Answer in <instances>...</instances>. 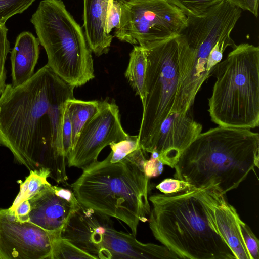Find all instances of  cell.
I'll use <instances>...</instances> for the list:
<instances>
[{
    "mask_svg": "<svg viewBox=\"0 0 259 259\" xmlns=\"http://www.w3.org/2000/svg\"><path fill=\"white\" fill-rule=\"evenodd\" d=\"M74 88L46 64L22 84H7L0 96V145L29 171L49 168L59 184L68 180L62 124Z\"/></svg>",
    "mask_w": 259,
    "mask_h": 259,
    "instance_id": "1",
    "label": "cell"
},
{
    "mask_svg": "<svg viewBox=\"0 0 259 259\" xmlns=\"http://www.w3.org/2000/svg\"><path fill=\"white\" fill-rule=\"evenodd\" d=\"M146 153L140 148L113 163L110 152L83 169L71 185L81 205L122 221L135 236L151 211V186L144 171Z\"/></svg>",
    "mask_w": 259,
    "mask_h": 259,
    "instance_id": "2",
    "label": "cell"
},
{
    "mask_svg": "<svg viewBox=\"0 0 259 259\" xmlns=\"http://www.w3.org/2000/svg\"><path fill=\"white\" fill-rule=\"evenodd\" d=\"M258 166L257 133L218 126L200 133L185 150L174 167V177L194 189L212 183L227 194Z\"/></svg>",
    "mask_w": 259,
    "mask_h": 259,
    "instance_id": "3",
    "label": "cell"
},
{
    "mask_svg": "<svg viewBox=\"0 0 259 259\" xmlns=\"http://www.w3.org/2000/svg\"><path fill=\"white\" fill-rule=\"evenodd\" d=\"M144 49L147 58L145 97L138 136L142 149L151 153L162 122L172 113H182V95L195 54L181 33Z\"/></svg>",
    "mask_w": 259,
    "mask_h": 259,
    "instance_id": "4",
    "label": "cell"
},
{
    "mask_svg": "<svg viewBox=\"0 0 259 259\" xmlns=\"http://www.w3.org/2000/svg\"><path fill=\"white\" fill-rule=\"evenodd\" d=\"M149 225L155 239L179 258L236 259L224 239L208 224L194 190L149 197Z\"/></svg>",
    "mask_w": 259,
    "mask_h": 259,
    "instance_id": "5",
    "label": "cell"
},
{
    "mask_svg": "<svg viewBox=\"0 0 259 259\" xmlns=\"http://www.w3.org/2000/svg\"><path fill=\"white\" fill-rule=\"evenodd\" d=\"M208 99L211 120L218 126L251 130L259 125V48L243 43L215 67Z\"/></svg>",
    "mask_w": 259,
    "mask_h": 259,
    "instance_id": "6",
    "label": "cell"
},
{
    "mask_svg": "<svg viewBox=\"0 0 259 259\" xmlns=\"http://www.w3.org/2000/svg\"><path fill=\"white\" fill-rule=\"evenodd\" d=\"M30 22L47 53V65L55 74L74 87L95 77L84 33L61 0L41 1Z\"/></svg>",
    "mask_w": 259,
    "mask_h": 259,
    "instance_id": "7",
    "label": "cell"
},
{
    "mask_svg": "<svg viewBox=\"0 0 259 259\" xmlns=\"http://www.w3.org/2000/svg\"><path fill=\"white\" fill-rule=\"evenodd\" d=\"M110 217L80 205L63 228L61 237L94 259H178L163 245L144 243L132 234L116 230Z\"/></svg>",
    "mask_w": 259,
    "mask_h": 259,
    "instance_id": "8",
    "label": "cell"
},
{
    "mask_svg": "<svg viewBox=\"0 0 259 259\" xmlns=\"http://www.w3.org/2000/svg\"><path fill=\"white\" fill-rule=\"evenodd\" d=\"M241 12V9L230 0H222L201 15L187 17V25L181 33L195 54L186 88L191 100L195 99L202 84L211 76L208 71V58L215 44L227 42L236 47L230 34Z\"/></svg>",
    "mask_w": 259,
    "mask_h": 259,
    "instance_id": "9",
    "label": "cell"
},
{
    "mask_svg": "<svg viewBox=\"0 0 259 259\" xmlns=\"http://www.w3.org/2000/svg\"><path fill=\"white\" fill-rule=\"evenodd\" d=\"M121 18L114 36L144 48L180 34L187 17L167 0H117Z\"/></svg>",
    "mask_w": 259,
    "mask_h": 259,
    "instance_id": "10",
    "label": "cell"
},
{
    "mask_svg": "<svg viewBox=\"0 0 259 259\" xmlns=\"http://www.w3.org/2000/svg\"><path fill=\"white\" fill-rule=\"evenodd\" d=\"M128 136L121 125L118 106L107 99L101 101L98 112L82 126L68 155L67 164L83 169L98 160L106 146L124 140Z\"/></svg>",
    "mask_w": 259,
    "mask_h": 259,
    "instance_id": "11",
    "label": "cell"
},
{
    "mask_svg": "<svg viewBox=\"0 0 259 259\" xmlns=\"http://www.w3.org/2000/svg\"><path fill=\"white\" fill-rule=\"evenodd\" d=\"M60 236L18 221L9 208L0 209V259H50L54 242Z\"/></svg>",
    "mask_w": 259,
    "mask_h": 259,
    "instance_id": "12",
    "label": "cell"
},
{
    "mask_svg": "<svg viewBox=\"0 0 259 259\" xmlns=\"http://www.w3.org/2000/svg\"><path fill=\"white\" fill-rule=\"evenodd\" d=\"M194 194L203 208L209 225L226 241L236 259H251L243 236L245 223L229 203L227 194L212 183L194 189Z\"/></svg>",
    "mask_w": 259,
    "mask_h": 259,
    "instance_id": "13",
    "label": "cell"
},
{
    "mask_svg": "<svg viewBox=\"0 0 259 259\" xmlns=\"http://www.w3.org/2000/svg\"><path fill=\"white\" fill-rule=\"evenodd\" d=\"M190 112L172 113L160 125L152 152L158 153L163 165L174 168L183 152L201 133L202 125Z\"/></svg>",
    "mask_w": 259,
    "mask_h": 259,
    "instance_id": "14",
    "label": "cell"
},
{
    "mask_svg": "<svg viewBox=\"0 0 259 259\" xmlns=\"http://www.w3.org/2000/svg\"><path fill=\"white\" fill-rule=\"evenodd\" d=\"M28 201L29 221L59 236L72 213L78 208L58 196L50 183L45 184Z\"/></svg>",
    "mask_w": 259,
    "mask_h": 259,
    "instance_id": "15",
    "label": "cell"
},
{
    "mask_svg": "<svg viewBox=\"0 0 259 259\" xmlns=\"http://www.w3.org/2000/svg\"><path fill=\"white\" fill-rule=\"evenodd\" d=\"M109 0H83V28L88 44L96 56L107 54L112 36L105 32Z\"/></svg>",
    "mask_w": 259,
    "mask_h": 259,
    "instance_id": "16",
    "label": "cell"
},
{
    "mask_svg": "<svg viewBox=\"0 0 259 259\" xmlns=\"http://www.w3.org/2000/svg\"><path fill=\"white\" fill-rule=\"evenodd\" d=\"M39 45L38 39L29 32H23L17 36L10 57L12 87L22 84L34 74Z\"/></svg>",
    "mask_w": 259,
    "mask_h": 259,
    "instance_id": "17",
    "label": "cell"
},
{
    "mask_svg": "<svg viewBox=\"0 0 259 259\" xmlns=\"http://www.w3.org/2000/svg\"><path fill=\"white\" fill-rule=\"evenodd\" d=\"M101 105V101H85L74 98L66 101V107L72 126V148L82 126L98 112Z\"/></svg>",
    "mask_w": 259,
    "mask_h": 259,
    "instance_id": "18",
    "label": "cell"
},
{
    "mask_svg": "<svg viewBox=\"0 0 259 259\" xmlns=\"http://www.w3.org/2000/svg\"><path fill=\"white\" fill-rule=\"evenodd\" d=\"M130 61L125 76L143 102L145 97V79L147 67L146 51L136 45L130 55Z\"/></svg>",
    "mask_w": 259,
    "mask_h": 259,
    "instance_id": "19",
    "label": "cell"
},
{
    "mask_svg": "<svg viewBox=\"0 0 259 259\" xmlns=\"http://www.w3.org/2000/svg\"><path fill=\"white\" fill-rule=\"evenodd\" d=\"M50 176V170L45 167L30 170L29 175L20 183L19 192L9 208L14 209L21 202L34 195L45 184L50 183L47 179Z\"/></svg>",
    "mask_w": 259,
    "mask_h": 259,
    "instance_id": "20",
    "label": "cell"
},
{
    "mask_svg": "<svg viewBox=\"0 0 259 259\" xmlns=\"http://www.w3.org/2000/svg\"><path fill=\"white\" fill-rule=\"evenodd\" d=\"M94 258L75 245L61 236L54 242L50 259Z\"/></svg>",
    "mask_w": 259,
    "mask_h": 259,
    "instance_id": "21",
    "label": "cell"
},
{
    "mask_svg": "<svg viewBox=\"0 0 259 259\" xmlns=\"http://www.w3.org/2000/svg\"><path fill=\"white\" fill-rule=\"evenodd\" d=\"M187 17L204 14L210 7L222 0H167Z\"/></svg>",
    "mask_w": 259,
    "mask_h": 259,
    "instance_id": "22",
    "label": "cell"
},
{
    "mask_svg": "<svg viewBox=\"0 0 259 259\" xmlns=\"http://www.w3.org/2000/svg\"><path fill=\"white\" fill-rule=\"evenodd\" d=\"M109 146L111 149L110 161L113 163L120 161L131 153L141 148L138 135H129L127 139L118 142L112 143Z\"/></svg>",
    "mask_w": 259,
    "mask_h": 259,
    "instance_id": "23",
    "label": "cell"
},
{
    "mask_svg": "<svg viewBox=\"0 0 259 259\" xmlns=\"http://www.w3.org/2000/svg\"><path fill=\"white\" fill-rule=\"evenodd\" d=\"M35 0H0V26L12 16L24 12Z\"/></svg>",
    "mask_w": 259,
    "mask_h": 259,
    "instance_id": "24",
    "label": "cell"
},
{
    "mask_svg": "<svg viewBox=\"0 0 259 259\" xmlns=\"http://www.w3.org/2000/svg\"><path fill=\"white\" fill-rule=\"evenodd\" d=\"M8 29L5 24L0 26V96L6 87L7 70L5 63L10 51V42L7 37Z\"/></svg>",
    "mask_w": 259,
    "mask_h": 259,
    "instance_id": "25",
    "label": "cell"
},
{
    "mask_svg": "<svg viewBox=\"0 0 259 259\" xmlns=\"http://www.w3.org/2000/svg\"><path fill=\"white\" fill-rule=\"evenodd\" d=\"M121 18V7L117 0H109L105 21V32L109 34L111 30L116 28Z\"/></svg>",
    "mask_w": 259,
    "mask_h": 259,
    "instance_id": "26",
    "label": "cell"
},
{
    "mask_svg": "<svg viewBox=\"0 0 259 259\" xmlns=\"http://www.w3.org/2000/svg\"><path fill=\"white\" fill-rule=\"evenodd\" d=\"M163 194L176 193L182 191L194 190L187 182L177 179L166 178L156 186Z\"/></svg>",
    "mask_w": 259,
    "mask_h": 259,
    "instance_id": "27",
    "label": "cell"
},
{
    "mask_svg": "<svg viewBox=\"0 0 259 259\" xmlns=\"http://www.w3.org/2000/svg\"><path fill=\"white\" fill-rule=\"evenodd\" d=\"M62 137L64 152L67 157H68L72 149V126L67 111L66 103L63 114Z\"/></svg>",
    "mask_w": 259,
    "mask_h": 259,
    "instance_id": "28",
    "label": "cell"
},
{
    "mask_svg": "<svg viewBox=\"0 0 259 259\" xmlns=\"http://www.w3.org/2000/svg\"><path fill=\"white\" fill-rule=\"evenodd\" d=\"M163 170V164L159 158L150 157L144 164V171L149 178L160 176Z\"/></svg>",
    "mask_w": 259,
    "mask_h": 259,
    "instance_id": "29",
    "label": "cell"
},
{
    "mask_svg": "<svg viewBox=\"0 0 259 259\" xmlns=\"http://www.w3.org/2000/svg\"><path fill=\"white\" fill-rule=\"evenodd\" d=\"M9 209L13 212L15 217L18 221L21 222L29 221L30 205L28 200L22 201L13 209L10 208Z\"/></svg>",
    "mask_w": 259,
    "mask_h": 259,
    "instance_id": "30",
    "label": "cell"
},
{
    "mask_svg": "<svg viewBox=\"0 0 259 259\" xmlns=\"http://www.w3.org/2000/svg\"><path fill=\"white\" fill-rule=\"evenodd\" d=\"M53 188L58 196L66 200L75 207H79L80 204L72 190L57 186H53Z\"/></svg>",
    "mask_w": 259,
    "mask_h": 259,
    "instance_id": "31",
    "label": "cell"
},
{
    "mask_svg": "<svg viewBox=\"0 0 259 259\" xmlns=\"http://www.w3.org/2000/svg\"><path fill=\"white\" fill-rule=\"evenodd\" d=\"M235 6L251 12L257 16L258 0H230Z\"/></svg>",
    "mask_w": 259,
    "mask_h": 259,
    "instance_id": "32",
    "label": "cell"
},
{
    "mask_svg": "<svg viewBox=\"0 0 259 259\" xmlns=\"http://www.w3.org/2000/svg\"><path fill=\"white\" fill-rule=\"evenodd\" d=\"M151 156L150 157L153 158H158L159 157V154L156 151H153L152 153H151Z\"/></svg>",
    "mask_w": 259,
    "mask_h": 259,
    "instance_id": "33",
    "label": "cell"
}]
</instances>
